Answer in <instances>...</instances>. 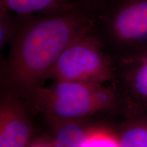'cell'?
Listing matches in <instances>:
<instances>
[{"label": "cell", "instance_id": "2", "mask_svg": "<svg viewBox=\"0 0 147 147\" xmlns=\"http://www.w3.org/2000/svg\"><path fill=\"white\" fill-rule=\"evenodd\" d=\"M25 103L49 122L82 121L103 113L123 115L125 107L111 84L54 80L34 91Z\"/></svg>", "mask_w": 147, "mask_h": 147}, {"label": "cell", "instance_id": "12", "mask_svg": "<svg viewBox=\"0 0 147 147\" xmlns=\"http://www.w3.org/2000/svg\"><path fill=\"white\" fill-rule=\"evenodd\" d=\"M27 147H51V141L46 139L34 140L29 146Z\"/></svg>", "mask_w": 147, "mask_h": 147}, {"label": "cell", "instance_id": "6", "mask_svg": "<svg viewBox=\"0 0 147 147\" xmlns=\"http://www.w3.org/2000/svg\"><path fill=\"white\" fill-rule=\"evenodd\" d=\"M110 84L121 97L125 112L130 108L147 107V53L116 63Z\"/></svg>", "mask_w": 147, "mask_h": 147}, {"label": "cell", "instance_id": "8", "mask_svg": "<svg viewBox=\"0 0 147 147\" xmlns=\"http://www.w3.org/2000/svg\"><path fill=\"white\" fill-rule=\"evenodd\" d=\"M117 130L121 147H147V107L130 108Z\"/></svg>", "mask_w": 147, "mask_h": 147}, {"label": "cell", "instance_id": "11", "mask_svg": "<svg viewBox=\"0 0 147 147\" xmlns=\"http://www.w3.org/2000/svg\"><path fill=\"white\" fill-rule=\"evenodd\" d=\"M84 147H121L117 131L90 127Z\"/></svg>", "mask_w": 147, "mask_h": 147}, {"label": "cell", "instance_id": "10", "mask_svg": "<svg viewBox=\"0 0 147 147\" xmlns=\"http://www.w3.org/2000/svg\"><path fill=\"white\" fill-rule=\"evenodd\" d=\"M22 14L0 9V49L10 45L18 32Z\"/></svg>", "mask_w": 147, "mask_h": 147}, {"label": "cell", "instance_id": "7", "mask_svg": "<svg viewBox=\"0 0 147 147\" xmlns=\"http://www.w3.org/2000/svg\"><path fill=\"white\" fill-rule=\"evenodd\" d=\"M93 0H0V9L21 14L56 15Z\"/></svg>", "mask_w": 147, "mask_h": 147}, {"label": "cell", "instance_id": "9", "mask_svg": "<svg viewBox=\"0 0 147 147\" xmlns=\"http://www.w3.org/2000/svg\"><path fill=\"white\" fill-rule=\"evenodd\" d=\"M84 121L50 122L53 126L51 147H84L90 129Z\"/></svg>", "mask_w": 147, "mask_h": 147}, {"label": "cell", "instance_id": "1", "mask_svg": "<svg viewBox=\"0 0 147 147\" xmlns=\"http://www.w3.org/2000/svg\"><path fill=\"white\" fill-rule=\"evenodd\" d=\"M96 6V1H89L56 15L22 14L18 32L1 63V93L26 102L45 85L63 51L91 28Z\"/></svg>", "mask_w": 147, "mask_h": 147}, {"label": "cell", "instance_id": "3", "mask_svg": "<svg viewBox=\"0 0 147 147\" xmlns=\"http://www.w3.org/2000/svg\"><path fill=\"white\" fill-rule=\"evenodd\" d=\"M91 32L116 63L147 53V0H97Z\"/></svg>", "mask_w": 147, "mask_h": 147}, {"label": "cell", "instance_id": "4", "mask_svg": "<svg viewBox=\"0 0 147 147\" xmlns=\"http://www.w3.org/2000/svg\"><path fill=\"white\" fill-rule=\"evenodd\" d=\"M90 29L63 51L52 69L50 78L100 84L112 82L115 61Z\"/></svg>", "mask_w": 147, "mask_h": 147}, {"label": "cell", "instance_id": "5", "mask_svg": "<svg viewBox=\"0 0 147 147\" xmlns=\"http://www.w3.org/2000/svg\"><path fill=\"white\" fill-rule=\"evenodd\" d=\"M31 113L23 100L1 93L0 147H27L34 140Z\"/></svg>", "mask_w": 147, "mask_h": 147}]
</instances>
